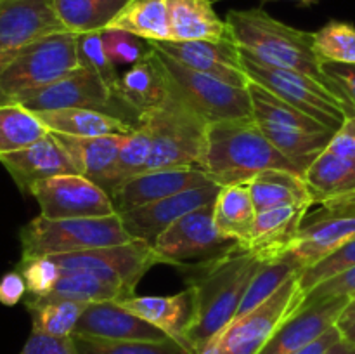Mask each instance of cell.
Masks as SVG:
<instances>
[{"label":"cell","instance_id":"cell-1","mask_svg":"<svg viewBox=\"0 0 355 354\" xmlns=\"http://www.w3.org/2000/svg\"><path fill=\"white\" fill-rule=\"evenodd\" d=\"M260 259L248 248L232 250L227 255L196 264H182L184 280L196 290V316L186 335L189 354H201L205 347L234 319Z\"/></svg>","mask_w":355,"mask_h":354},{"label":"cell","instance_id":"cell-2","mask_svg":"<svg viewBox=\"0 0 355 354\" xmlns=\"http://www.w3.org/2000/svg\"><path fill=\"white\" fill-rule=\"evenodd\" d=\"M201 169L220 187L248 184L263 170L270 169L302 174V170L263 135L253 118L208 125L207 149Z\"/></svg>","mask_w":355,"mask_h":354},{"label":"cell","instance_id":"cell-3","mask_svg":"<svg viewBox=\"0 0 355 354\" xmlns=\"http://www.w3.org/2000/svg\"><path fill=\"white\" fill-rule=\"evenodd\" d=\"M225 23L239 51L257 61L305 73L319 82L336 87L322 71V61L314 51L311 31L284 24L262 7L229 10Z\"/></svg>","mask_w":355,"mask_h":354},{"label":"cell","instance_id":"cell-4","mask_svg":"<svg viewBox=\"0 0 355 354\" xmlns=\"http://www.w3.org/2000/svg\"><path fill=\"white\" fill-rule=\"evenodd\" d=\"M246 89L252 97L253 121L263 135L305 174L307 167L328 148L336 130L284 103L252 80Z\"/></svg>","mask_w":355,"mask_h":354},{"label":"cell","instance_id":"cell-5","mask_svg":"<svg viewBox=\"0 0 355 354\" xmlns=\"http://www.w3.org/2000/svg\"><path fill=\"white\" fill-rule=\"evenodd\" d=\"M80 68L76 33L55 31L21 49L0 71V106L19 104Z\"/></svg>","mask_w":355,"mask_h":354},{"label":"cell","instance_id":"cell-6","mask_svg":"<svg viewBox=\"0 0 355 354\" xmlns=\"http://www.w3.org/2000/svg\"><path fill=\"white\" fill-rule=\"evenodd\" d=\"M170 83V82H168ZM153 134V151L144 172L173 167H201L208 124L170 87L158 108L141 117Z\"/></svg>","mask_w":355,"mask_h":354},{"label":"cell","instance_id":"cell-7","mask_svg":"<svg viewBox=\"0 0 355 354\" xmlns=\"http://www.w3.org/2000/svg\"><path fill=\"white\" fill-rule=\"evenodd\" d=\"M241 65L252 82L333 130H338L347 118L355 117L354 104L338 87L319 82L305 73L269 66L245 52H241Z\"/></svg>","mask_w":355,"mask_h":354},{"label":"cell","instance_id":"cell-8","mask_svg":"<svg viewBox=\"0 0 355 354\" xmlns=\"http://www.w3.org/2000/svg\"><path fill=\"white\" fill-rule=\"evenodd\" d=\"M21 257H47L85 252L132 242L120 214L87 219H31L19 231Z\"/></svg>","mask_w":355,"mask_h":354},{"label":"cell","instance_id":"cell-9","mask_svg":"<svg viewBox=\"0 0 355 354\" xmlns=\"http://www.w3.org/2000/svg\"><path fill=\"white\" fill-rule=\"evenodd\" d=\"M156 51V49H155ZM173 92L193 108L208 125L224 120L252 118V97L248 89L231 85L210 75L191 69L156 51Z\"/></svg>","mask_w":355,"mask_h":354},{"label":"cell","instance_id":"cell-10","mask_svg":"<svg viewBox=\"0 0 355 354\" xmlns=\"http://www.w3.org/2000/svg\"><path fill=\"white\" fill-rule=\"evenodd\" d=\"M304 297L297 274L252 312L232 319L201 354H259L270 335L300 309Z\"/></svg>","mask_w":355,"mask_h":354},{"label":"cell","instance_id":"cell-11","mask_svg":"<svg viewBox=\"0 0 355 354\" xmlns=\"http://www.w3.org/2000/svg\"><path fill=\"white\" fill-rule=\"evenodd\" d=\"M59 266L61 273L66 271H89L110 283L116 285L127 295L135 294V287L151 267L163 264L155 246L141 239L85 252L47 255Z\"/></svg>","mask_w":355,"mask_h":354},{"label":"cell","instance_id":"cell-12","mask_svg":"<svg viewBox=\"0 0 355 354\" xmlns=\"http://www.w3.org/2000/svg\"><path fill=\"white\" fill-rule=\"evenodd\" d=\"M19 104L33 113L64 110V108H83V110L103 111L134 127H139L141 124V118L99 76L85 68H78L69 75L55 80L54 83L44 87Z\"/></svg>","mask_w":355,"mask_h":354},{"label":"cell","instance_id":"cell-13","mask_svg":"<svg viewBox=\"0 0 355 354\" xmlns=\"http://www.w3.org/2000/svg\"><path fill=\"white\" fill-rule=\"evenodd\" d=\"M214 203L189 212L158 236L153 246L163 264L179 267L182 264H193V260L205 262L227 255L241 246L218 233L214 219Z\"/></svg>","mask_w":355,"mask_h":354},{"label":"cell","instance_id":"cell-14","mask_svg":"<svg viewBox=\"0 0 355 354\" xmlns=\"http://www.w3.org/2000/svg\"><path fill=\"white\" fill-rule=\"evenodd\" d=\"M45 219L107 217L118 214L110 194L80 174L49 177L30 187Z\"/></svg>","mask_w":355,"mask_h":354},{"label":"cell","instance_id":"cell-15","mask_svg":"<svg viewBox=\"0 0 355 354\" xmlns=\"http://www.w3.org/2000/svg\"><path fill=\"white\" fill-rule=\"evenodd\" d=\"M355 238V200L321 205L318 212L305 215L291 245L290 255L302 271L326 259Z\"/></svg>","mask_w":355,"mask_h":354},{"label":"cell","instance_id":"cell-16","mask_svg":"<svg viewBox=\"0 0 355 354\" xmlns=\"http://www.w3.org/2000/svg\"><path fill=\"white\" fill-rule=\"evenodd\" d=\"M62 30L52 0H0V71L28 44Z\"/></svg>","mask_w":355,"mask_h":354},{"label":"cell","instance_id":"cell-17","mask_svg":"<svg viewBox=\"0 0 355 354\" xmlns=\"http://www.w3.org/2000/svg\"><path fill=\"white\" fill-rule=\"evenodd\" d=\"M156 51L163 52L173 61L191 69L210 75L231 85L246 89L248 75L241 65V52L238 45L229 40H186V42H151Z\"/></svg>","mask_w":355,"mask_h":354},{"label":"cell","instance_id":"cell-18","mask_svg":"<svg viewBox=\"0 0 355 354\" xmlns=\"http://www.w3.org/2000/svg\"><path fill=\"white\" fill-rule=\"evenodd\" d=\"M218 191H220V186L215 183L208 184V186L193 187V189H186L182 193L163 198V200L121 212L120 219L132 238L155 245L158 236L173 222L196 208L214 203L217 200Z\"/></svg>","mask_w":355,"mask_h":354},{"label":"cell","instance_id":"cell-19","mask_svg":"<svg viewBox=\"0 0 355 354\" xmlns=\"http://www.w3.org/2000/svg\"><path fill=\"white\" fill-rule=\"evenodd\" d=\"M349 302V297H335L300 305V309L270 335L259 354L298 353L305 346L319 339L322 333L333 328Z\"/></svg>","mask_w":355,"mask_h":354},{"label":"cell","instance_id":"cell-20","mask_svg":"<svg viewBox=\"0 0 355 354\" xmlns=\"http://www.w3.org/2000/svg\"><path fill=\"white\" fill-rule=\"evenodd\" d=\"M214 184L201 167H173L142 172L132 177L114 194H111L118 214L163 200L193 187Z\"/></svg>","mask_w":355,"mask_h":354},{"label":"cell","instance_id":"cell-21","mask_svg":"<svg viewBox=\"0 0 355 354\" xmlns=\"http://www.w3.org/2000/svg\"><path fill=\"white\" fill-rule=\"evenodd\" d=\"M73 337L113 342H159L170 339L162 330L127 311L114 301L87 304Z\"/></svg>","mask_w":355,"mask_h":354},{"label":"cell","instance_id":"cell-22","mask_svg":"<svg viewBox=\"0 0 355 354\" xmlns=\"http://www.w3.org/2000/svg\"><path fill=\"white\" fill-rule=\"evenodd\" d=\"M0 163L23 193H30V187L38 180L78 174L71 156L52 132L24 149L0 156Z\"/></svg>","mask_w":355,"mask_h":354},{"label":"cell","instance_id":"cell-23","mask_svg":"<svg viewBox=\"0 0 355 354\" xmlns=\"http://www.w3.org/2000/svg\"><path fill=\"white\" fill-rule=\"evenodd\" d=\"M118 304L144 321L162 330L184 347L186 335L196 316V290L187 285L173 295H130ZM186 349V347H184Z\"/></svg>","mask_w":355,"mask_h":354},{"label":"cell","instance_id":"cell-24","mask_svg":"<svg viewBox=\"0 0 355 354\" xmlns=\"http://www.w3.org/2000/svg\"><path fill=\"white\" fill-rule=\"evenodd\" d=\"M114 94L137 115L158 108L170 94V83L155 47L149 58L130 66L118 78Z\"/></svg>","mask_w":355,"mask_h":354},{"label":"cell","instance_id":"cell-25","mask_svg":"<svg viewBox=\"0 0 355 354\" xmlns=\"http://www.w3.org/2000/svg\"><path fill=\"white\" fill-rule=\"evenodd\" d=\"M309 208L279 207L257 214L252 239L246 248L263 260L277 259L290 252Z\"/></svg>","mask_w":355,"mask_h":354},{"label":"cell","instance_id":"cell-26","mask_svg":"<svg viewBox=\"0 0 355 354\" xmlns=\"http://www.w3.org/2000/svg\"><path fill=\"white\" fill-rule=\"evenodd\" d=\"M314 205L355 200V162L324 149L304 174Z\"/></svg>","mask_w":355,"mask_h":354},{"label":"cell","instance_id":"cell-27","mask_svg":"<svg viewBox=\"0 0 355 354\" xmlns=\"http://www.w3.org/2000/svg\"><path fill=\"white\" fill-rule=\"evenodd\" d=\"M172 40H229L225 19L215 12L214 0H168ZM232 40V38H231Z\"/></svg>","mask_w":355,"mask_h":354},{"label":"cell","instance_id":"cell-28","mask_svg":"<svg viewBox=\"0 0 355 354\" xmlns=\"http://www.w3.org/2000/svg\"><path fill=\"white\" fill-rule=\"evenodd\" d=\"M54 134V132H52ZM68 155L71 156L76 172L94 180L103 187L107 174L113 169L121 146L130 134L96 135V137H73V135L54 134Z\"/></svg>","mask_w":355,"mask_h":354},{"label":"cell","instance_id":"cell-29","mask_svg":"<svg viewBox=\"0 0 355 354\" xmlns=\"http://www.w3.org/2000/svg\"><path fill=\"white\" fill-rule=\"evenodd\" d=\"M253 205L259 212L279 207H305L314 205L302 174L291 170L270 169L248 183Z\"/></svg>","mask_w":355,"mask_h":354},{"label":"cell","instance_id":"cell-30","mask_svg":"<svg viewBox=\"0 0 355 354\" xmlns=\"http://www.w3.org/2000/svg\"><path fill=\"white\" fill-rule=\"evenodd\" d=\"M214 219L218 233L224 238L232 239L246 248L257 221V208L248 184L220 187L214 203Z\"/></svg>","mask_w":355,"mask_h":354},{"label":"cell","instance_id":"cell-31","mask_svg":"<svg viewBox=\"0 0 355 354\" xmlns=\"http://www.w3.org/2000/svg\"><path fill=\"white\" fill-rule=\"evenodd\" d=\"M45 127L54 134L73 135V137H96V135L132 134L137 127L116 117L96 110L83 108H64V110L37 113Z\"/></svg>","mask_w":355,"mask_h":354},{"label":"cell","instance_id":"cell-32","mask_svg":"<svg viewBox=\"0 0 355 354\" xmlns=\"http://www.w3.org/2000/svg\"><path fill=\"white\" fill-rule=\"evenodd\" d=\"M107 28L128 31L148 42L172 40L168 0H128Z\"/></svg>","mask_w":355,"mask_h":354},{"label":"cell","instance_id":"cell-33","mask_svg":"<svg viewBox=\"0 0 355 354\" xmlns=\"http://www.w3.org/2000/svg\"><path fill=\"white\" fill-rule=\"evenodd\" d=\"M128 0H52L55 16L71 33L103 31Z\"/></svg>","mask_w":355,"mask_h":354},{"label":"cell","instance_id":"cell-34","mask_svg":"<svg viewBox=\"0 0 355 354\" xmlns=\"http://www.w3.org/2000/svg\"><path fill=\"white\" fill-rule=\"evenodd\" d=\"M24 305L31 314V332L51 337H73L87 304L64 298L24 297Z\"/></svg>","mask_w":355,"mask_h":354},{"label":"cell","instance_id":"cell-35","mask_svg":"<svg viewBox=\"0 0 355 354\" xmlns=\"http://www.w3.org/2000/svg\"><path fill=\"white\" fill-rule=\"evenodd\" d=\"M302 273L300 264L295 262L290 255L277 257V259L263 260L260 264L259 271L253 274L252 281H250L246 294L243 297L241 305H239L238 312L234 318H241V316L248 314L253 309L259 307L260 304L272 297L288 280Z\"/></svg>","mask_w":355,"mask_h":354},{"label":"cell","instance_id":"cell-36","mask_svg":"<svg viewBox=\"0 0 355 354\" xmlns=\"http://www.w3.org/2000/svg\"><path fill=\"white\" fill-rule=\"evenodd\" d=\"M153 151V134L144 121L139 124V127L127 137L125 144L121 146L118 158L114 162L113 169L107 174L106 180L103 184V189L107 194H114L127 180L139 176L148 167L149 158Z\"/></svg>","mask_w":355,"mask_h":354},{"label":"cell","instance_id":"cell-37","mask_svg":"<svg viewBox=\"0 0 355 354\" xmlns=\"http://www.w3.org/2000/svg\"><path fill=\"white\" fill-rule=\"evenodd\" d=\"M49 132L38 115L21 104L0 106V156L24 149Z\"/></svg>","mask_w":355,"mask_h":354},{"label":"cell","instance_id":"cell-38","mask_svg":"<svg viewBox=\"0 0 355 354\" xmlns=\"http://www.w3.org/2000/svg\"><path fill=\"white\" fill-rule=\"evenodd\" d=\"M130 297L120 287L89 273V271H66L61 273L54 290L47 298H64V301L94 304V302H120L121 298Z\"/></svg>","mask_w":355,"mask_h":354},{"label":"cell","instance_id":"cell-39","mask_svg":"<svg viewBox=\"0 0 355 354\" xmlns=\"http://www.w3.org/2000/svg\"><path fill=\"white\" fill-rule=\"evenodd\" d=\"M314 51L322 62L355 65V26L331 19L312 33Z\"/></svg>","mask_w":355,"mask_h":354},{"label":"cell","instance_id":"cell-40","mask_svg":"<svg viewBox=\"0 0 355 354\" xmlns=\"http://www.w3.org/2000/svg\"><path fill=\"white\" fill-rule=\"evenodd\" d=\"M76 52H78L80 68L92 71L114 92L120 75L116 71V65L111 61L104 47L103 31L76 35Z\"/></svg>","mask_w":355,"mask_h":354},{"label":"cell","instance_id":"cell-41","mask_svg":"<svg viewBox=\"0 0 355 354\" xmlns=\"http://www.w3.org/2000/svg\"><path fill=\"white\" fill-rule=\"evenodd\" d=\"M78 354H189L177 340L159 342H113V340L73 337Z\"/></svg>","mask_w":355,"mask_h":354},{"label":"cell","instance_id":"cell-42","mask_svg":"<svg viewBox=\"0 0 355 354\" xmlns=\"http://www.w3.org/2000/svg\"><path fill=\"white\" fill-rule=\"evenodd\" d=\"M103 42L107 56L116 66H134L144 61L153 52L151 42L123 30L106 28L103 30Z\"/></svg>","mask_w":355,"mask_h":354},{"label":"cell","instance_id":"cell-43","mask_svg":"<svg viewBox=\"0 0 355 354\" xmlns=\"http://www.w3.org/2000/svg\"><path fill=\"white\" fill-rule=\"evenodd\" d=\"M16 269L23 274L30 297H47L61 276V269L51 257H21Z\"/></svg>","mask_w":355,"mask_h":354},{"label":"cell","instance_id":"cell-44","mask_svg":"<svg viewBox=\"0 0 355 354\" xmlns=\"http://www.w3.org/2000/svg\"><path fill=\"white\" fill-rule=\"evenodd\" d=\"M352 266H355V238L350 239L343 246H340L336 252H333L326 259L319 260L318 264L302 271L298 274V281H300L302 290L307 294L315 285L322 283L328 278L335 276V274L342 273V271L349 269Z\"/></svg>","mask_w":355,"mask_h":354},{"label":"cell","instance_id":"cell-45","mask_svg":"<svg viewBox=\"0 0 355 354\" xmlns=\"http://www.w3.org/2000/svg\"><path fill=\"white\" fill-rule=\"evenodd\" d=\"M335 297H355V266L335 274V276L328 278V280L322 281V283L315 285L312 290H309L307 294H305L302 305L312 304V302L322 301V298Z\"/></svg>","mask_w":355,"mask_h":354},{"label":"cell","instance_id":"cell-46","mask_svg":"<svg viewBox=\"0 0 355 354\" xmlns=\"http://www.w3.org/2000/svg\"><path fill=\"white\" fill-rule=\"evenodd\" d=\"M19 354H78L73 337H51L31 332Z\"/></svg>","mask_w":355,"mask_h":354},{"label":"cell","instance_id":"cell-47","mask_svg":"<svg viewBox=\"0 0 355 354\" xmlns=\"http://www.w3.org/2000/svg\"><path fill=\"white\" fill-rule=\"evenodd\" d=\"M324 75L342 90L347 99L355 108V65H340V62H322Z\"/></svg>","mask_w":355,"mask_h":354},{"label":"cell","instance_id":"cell-48","mask_svg":"<svg viewBox=\"0 0 355 354\" xmlns=\"http://www.w3.org/2000/svg\"><path fill=\"white\" fill-rule=\"evenodd\" d=\"M26 283H24L23 274L17 269L9 271L0 278V304L12 307L19 304L26 297Z\"/></svg>","mask_w":355,"mask_h":354},{"label":"cell","instance_id":"cell-49","mask_svg":"<svg viewBox=\"0 0 355 354\" xmlns=\"http://www.w3.org/2000/svg\"><path fill=\"white\" fill-rule=\"evenodd\" d=\"M335 155L343 156V158L354 160L355 162V117L347 118L342 127L333 134L328 148Z\"/></svg>","mask_w":355,"mask_h":354},{"label":"cell","instance_id":"cell-50","mask_svg":"<svg viewBox=\"0 0 355 354\" xmlns=\"http://www.w3.org/2000/svg\"><path fill=\"white\" fill-rule=\"evenodd\" d=\"M340 339H342V332H340L338 326L335 325L333 328H329L328 332L322 333L319 339H315L314 342H311L309 346H305L304 349H300L298 353H295V354H322V353H326L329 347L335 346Z\"/></svg>","mask_w":355,"mask_h":354},{"label":"cell","instance_id":"cell-51","mask_svg":"<svg viewBox=\"0 0 355 354\" xmlns=\"http://www.w3.org/2000/svg\"><path fill=\"white\" fill-rule=\"evenodd\" d=\"M322 354H355V346L354 344L347 342V340L342 337L335 346H331L326 353Z\"/></svg>","mask_w":355,"mask_h":354},{"label":"cell","instance_id":"cell-52","mask_svg":"<svg viewBox=\"0 0 355 354\" xmlns=\"http://www.w3.org/2000/svg\"><path fill=\"white\" fill-rule=\"evenodd\" d=\"M352 319H355V297L350 298V302L347 304V307L343 309L342 316H340L338 323H336V326H342V325H347V323H350Z\"/></svg>","mask_w":355,"mask_h":354},{"label":"cell","instance_id":"cell-53","mask_svg":"<svg viewBox=\"0 0 355 354\" xmlns=\"http://www.w3.org/2000/svg\"><path fill=\"white\" fill-rule=\"evenodd\" d=\"M340 332H342V337L347 340V342L354 344L355 346V319H352L350 323H347V325H342L338 326Z\"/></svg>","mask_w":355,"mask_h":354},{"label":"cell","instance_id":"cell-54","mask_svg":"<svg viewBox=\"0 0 355 354\" xmlns=\"http://www.w3.org/2000/svg\"><path fill=\"white\" fill-rule=\"evenodd\" d=\"M260 2L266 3V2H272V0H260ZM290 2H297V3H300V6L309 7V6H314V3H318L319 0H290Z\"/></svg>","mask_w":355,"mask_h":354}]
</instances>
